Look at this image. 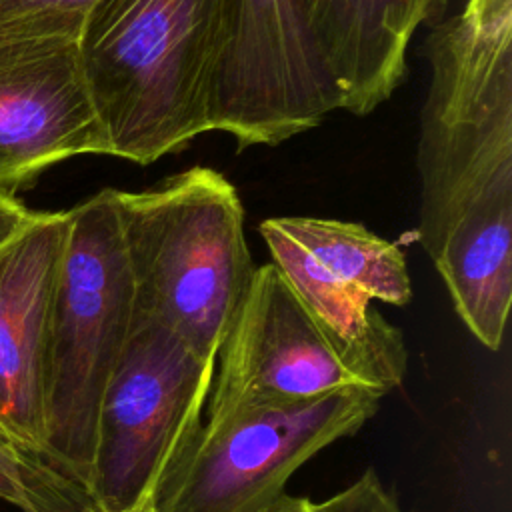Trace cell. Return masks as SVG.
Segmentation results:
<instances>
[{
	"label": "cell",
	"instance_id": "cell-1",
	"mask_svg": "<svg viewBox=\"0 0 512 512\" xmlns=\"http://www.w3.org/2000/svg\"><path fill=\"white\" fill-rule=\"evenodd\" d=\"M426 56L418 238L464 326L496 352L512 302V0H466Z\"/></svg>",
	"mask_w": 512,
	"mask_h": 512
},
{
	"label": "cell",
	"instance_id": "cell-2",
	"mask_svg": "<svg viewBox=\"0 0 512 512\" xmlns=\"http://www.w3.org/2000/svg\"><path fill=\"white\" fill-rule=\"evenodd\" d=\"M220 0H96L78 52L110 156L152 164L210 132Z\"/></svg>",
	"mask_w": 512,
	"mask_h": 512
},
{
	"label": "cell",
	"instance_id": "cell-3",
	"mask_svg": "<svg viewBox=\"0 0 512 512\" xmlns=\"http://www.w3.org/2000/svg\"><path fill=\"white\" fill-rule=\"evenodd\" d=\"M138 310L216 360L252 284L244 206L208 166H192L140 192L116 190Z\"/></svg>",
	"mask_w": 512,
	"mask_h": 512
},
{
	"label": "cell",
	"instance_id": "cell-4",
	"mask_svg": "<svg viewBox=\"0 0 512 512\" xmlns=\"http://www.w3.org/2000/svg\"><path fill=\"white\" fill-rule=\"evenodd\" d=\"M138 312L116 190L68 210L44 372L46 458L90 490L98 410Z\"/></svg>",
	"mask_w": 512,
	"mask_h": 512
},
{
	"label": "cell",
	"instance_id": "cell-5",
	"mask_svg": "<svg viewBox=\"0 0 512 512\" xmlns=\"http://www.w3.org/2000/svg\"><path fill=\"white\" fill-rule=\"evenodd\" d=\"M214 368L166 324L136 312L98 410L90 492L100 510L156 500L204 420Z\"/></svg>",
	"mask_w": 512,
	"mask_h": 512
},
{
	"label": "cell",
	"instance_id": "cell-6",
	"mask_svg": "<svg viewBox=\"0 0 512 512\" xmlns=\"http://www.w3.org/2000/svg\"><path fill=\"white\" fill-rule=\"evenodd\" d=\"M382 394L352 386L280 406L204 418L156 492V512H264L286 496L298 468L354 436Z\"/></svg>",
	"mask_w": 512,
	"mask_h": 512
},
{
	"label": "cell",
	"instance_id": "cell-7",
	"mask_svg": "<svg viewBox=\"0 0 512 512\" xmlns=\"http://www.w3.org/2000/svg\"><path fill=\"white\" fill-rule=\"evenodd\" d=\"M340 110L308 0H220L208 126L238 150L276 146Z\"/></svg>",
	"mask_w": 512,
	"mask_h": 512
},
{
	"label": "cell",
	"instance_id": "cell-8",
	"mask_svg": "<svg viewBox=\"0 0 512 512\" xmlns=\"http://www.w3.org/2000/svg\"><path fill=\"white\" fill-rule=\"evenodd\" d=\"M352 386L368 388L324 338L278 268L272 262L258 266L220 346L204 418L296 404Z\"/></svg>",
	"mask_w": 512,
	"mask_h": 512
},
{
	"label": "cell",
	"instance_id": "cell-9",
	"mask_svg": "<svg viewBox=\"0 0 512 512\" xmlns=\"http://www.w3.org/2000/svg\"><path fill=\"white\" fill-rule=\"evenodd\" d=\"M82 154L110 148L78 42L0 40V192Z\"/></svg>",
	"mask_w": 512,
	"mask_h": 512
},
{
	"label": "cell",
	"instance_id": "cell-10",
	"mask_svg": "<svg viewBox=\"0 0 512 512\" xmlns=\"http://www.w3.org/2000/svg\"><path fill=\"white\" fill-rule=\"evenodd\" d=\"M66 228L68 210L42 212L0 256V438L36 454L46 446L48 314Z\"/></svg>",
	"mask_w": 512,
	"mask_h": 512
},
{
	"label": "cell",
	"instance_id": "cell-11",
	"mask_svg": "<svg viewBox=\"0 0 512 512\" xmlns=\"http://www.w3.org/2000/svg\"><path fill=\"white\" fill-rule=\"evenodd\" d=\"M446 0H308L324 64L340 92V110L366 116L406 76L408 44Z\"/></svg>",
	"mask_w": 512,
	"mask_h": 512
},
{
	"label": "cell",
	"instance_id": "cell-12",
	"mask_svg": "<svg viewBox=\"0 0 512 512\" xmlns=\"http://www.w3.org/2000/svg\"><path fill=\"white\" fill-rule=\"evenodd\" d=\"M258 230L272 264L356 376L382 396L402 386L408 366L404 338L374 300L356 282L316 262L284 232L278 218L260 222Z\"/></svg>",
	"mask_w": 512,
	"mask_h": 512
},
{
	"label": "cell",
	"instance_id": "cell-13",
	"mask_svg": "<svg viewBox=\"0 0 512 512\" xmlns=\"http://www.w3.org/2000/svg\"><path fill=\"white\" fill-rule=\"evenodd\" d=\"M284 232L324 268L356 282L372 300L404 306L412 284L404 252L358 222L276 216Z\"/></svg>",
	"mask_w": 512,
	"mask_h": 512
},
{
	"label": "cell",
	"instance_id": "cell-14",
	"mask_svg": "<svg viewBox=\"0 0 512 512\" xmlns=\"http://www.w3.org/2000/svg\"><path fill=\"white\" fill-rule=\"evenodd\" d=\"M0 500L22 512H104L92 492L52 464L0 438Z\"/></svg>",
	"mask_w": 512,
	"mask_h": 512
},
{
	"label": "cell",
	"instance_id": "cell-15",
	"mask_svg": "<svg viewBox=\"0 0 512 512\" xmlns=\"http://www.w3.org/2000/svg\"><path fill=\"white\" fill-rule=\"evenodd\" d=\"M96 0H0V40L78 42Z\"/></svg>",
	"mask_w": 512,
	"mask_h": 512
},
{
	"label": "cell",
	"instance_id": "cell-16",
	"mask_svg": "<svg viewBox=\"0 0 512 512\" xmlns=\"http://www.w3.org/2000/svg\"><path fill=\"white\" fill-rule=\"evenodd\" d=\"M318 512H410L380 480L376 470H364L352 484L316 502Z\"/></svg>",
	"mask_w": 512,
	"mask_h": 512
},
{
	"label": "cell",
	"instance_id": "cell-17",
	"mask_svg": "<svg viewBox=\"0 0 512 512\" xmlns=\"http://www.w3.org/2000/svg\"><path fill=\"white\" fill-rule=\"evenodd\" d=\"M42 212H34L20 204L14 194L0 192V256L12 248L38 220Z\"/></svg>",
	"mask_w": 512,
	"mask_h": 512
},
{
	"label": "cell",
	"instance_id": "cell-18",
	"mask_svg": "<svg viewBox=\"0 0 512 512\" xmlns=\"http://www.w3.org/2000/svg\"><path fill=\"white\" fill-rule=\"evenodd\" d=\"M264 512H318V508H316V502L310 498L286 494L282 500H278L274 506H270Z\"/></svg>",
	"mask_w": 512,
	"mask_h": 512
},
{
	"label": "cell",
	"instance_id": "cell-19",
	"mask_svg": "<svg viewBox=\"0 0 512 512\" xmlns=\"http://www.w3.org/2000/svg\"><path fill=\"white\" fill-rule=\"evenodd\" d=\"M122 512H156V500L154 498L144 500V502H140V504H136L128 510H122Z\"/></svg>",
	"mask_w": 512,
	"mask_h": 512
}]
</instances>
